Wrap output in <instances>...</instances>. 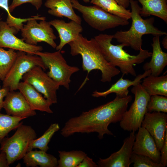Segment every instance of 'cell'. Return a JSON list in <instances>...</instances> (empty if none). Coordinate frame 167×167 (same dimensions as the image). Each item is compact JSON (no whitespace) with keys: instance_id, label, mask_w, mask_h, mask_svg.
Listing matches in <instances>:
<instances>
[{"instance_id":"obj_1","label":"cell","mask_w":167,"mask_h":167,"mask_svg":"<svg viewBox=\"0 0 167 167\" xmlns=\"http://www.w3.org/2000/svg\"><path fill=\"white\" fill-rule=\"evenodd\" d=\"M132 98L130 95L122 97L116 96L112 101L83 112L66 122L61 130V135L67 137L76 133L96 132L100 139L105 134L113 135L108 126L120 121Z\"/></svg>"},{"instance_id":"obj_2","label":"cell","mask_w":167,"mask_h":167,"mask_svg":"<svg viewBox=\"0 0 167 167\" xmlns=\"http://www.w3.org/2000/svg\"><path fill=\"white\" fill-rule=\"evenodd\" d=\"M68 44L72 56L81 55L82 67L84 71H87L88 75L93 70H99L101 73V81L106 82H110L113 77L120 73L118 69L107 61L94 38L88 40L80 34L75 40Z\"/></svg>"},{"instance_id":"obj_3","label":"cell","mask_w":167,"mask_h":167,"mask_svg":"<svg viewBox=\"0 0 167 167\" xmlns=\"http://www.w3.org/2000/svg\"><path fill=\"white\" fill-rule=\"evenodd\" d=\"M94 38L98 44L107 61L113 66L118 67L122 75H137L134 66L140 64L151 57L152 53L141 48L137 55H131L123 49L124 45H113L112 43L113 35L100 34Z\"/></svg>"},{"instance_id":"obj_4","label":"cell","mask_w":167,"mask_h":167,"mask_svg":"<svg viewBox=\"0 0 167 167\" xmlns=\"http://www.w3.org/2000/svg\"><path fill=\"white\" fill-rule=\"evenodd\" d=\"M130 3L131 25L128 30L118 31L113 35V38L118 42L124 45L125 47H130L135 50L139 51L142 48L143 35L151 34L160 36L167 35L166 32L161 30L154 26V18L143 19L142 17L140 14L141 7L138 2L130 0Z\"/></svg>"},{"instance_id":"obj_5","label":"cell","mask_w":167,"mask_h":167,"mask_svg":"<svg viewBox=\"0 0 167 167\" xmlns=\"http://www.w3.org/2000/svg\"><path fill=\"white\" fill-rule=\"evenodd\" d=\"M37 138L35 130L30 126L21 124L11 137H5L0 144V151L6 154L9 165L23 159L29 144Z\"/></svg>"},{"instance_id":"obj_6","label":"cell","mask_w":167,"mask_h":167,"mask_svg":"<svg viewBox=\"0 0 167 167\" xmlns=\"http://www.w3.org/2000/svg\"><path fill=\"white\" fill-rule=\"evenodd\" d=\"M71 1L73 8L82 14L85 22L100 31L129 24L128 20L108 13L96 5L84 6L77 0Z\"/></svg>"},{"instance_id":"obj_7","label":"cell","mask_w":167,"mask_h":167,"mask_svg":"<svg viewBox=\"0 0 167 167\" xmlns=\"http://www.w3.org/2000/svg\"><path fill=\"white\" fill-rule=\"evenodd\" d=\"M35 54L41 58L47 69H49L47 73L48 75L59 86L69 89L71 76L78 71L79 69L68 65L61 50L54 52L39 51Z\"/></svg>"},{"instance_id":"obj_8","label":"cell","mask_w":167,"mask_h":167,"mask_svg":"<svg viewBox=\"0 0 167 167\" xmlns=\"http://www.w3.org/2000/svg\"><path fill=\"white\" fill-rule=\"evenodd\" d=\"M131 91L135 95L134 101L124 113L120 126L124 131L135 132L141 127L150 96L140 83L133 86Z\"/></svg>"},{"instance_id":"obj_9","label":"cell","mask_w":167,"mask_h":167,"mask_svg":"<svg viewBox=\"0 0 167 167\" xmlns=\"http://www.w3.org/2000/svg\"><path fill=\"white\" fill-rule=\"evenodd\" d=\"M15 60L8 73L3 80L2 88H7L10 91L18 90V85L23 76L36 66L41 67L45 71L47 69L41 58L18 51Z\"/></svg>"},{"instance_id":"obj_10","label":"cell","mask_w":167,"mask_h":167,"mask_svg":"<svg viewBox=\"0 0 167 167\" xmlns=\"http://www.w3.org/2000/svg\"><path fill=\"white\" fill-rule=\"evenodd\" d=\"M46 19L45 17L40 15L33 16L24 25L20 30L21 36L26 43L37 45L38 42H44L53 48H56L57 45L54 40L57 38L51 25Z\"/></svg>"},{"instance_id":"obj_11","label":"cell","mask_w":167,"mask_h":167,"mask_svg":"<svg viewBox=\"0 0 167 167\" xmlns=\"http://www.w3.org/2000/svg\"><path fill=\"white\" fill-rule=\"evenodd\" d=\"M44 71L41 67L35 66L27 72L22 79L43 94L51 105L57 103V90L60 86Z\"/></svg>"},{"instance_id":"obj_12","label":"cell","mask_w":167,"mask_h":167,"mask_svg":"<svg viewBox=\"0 0 167 167\" xmlns=\"http://www.w3.org/2000/svg\"><path fill=\"white\" fill-rule=\"evenodd\" d=\"M1 20H0V47L9 48L32 54H35L37 52L43 50L41 46L28 44L23 38H17L15 35L19 31Z\"/></svg>"},{"instance_id":"obj_13","label":"cell","mask_w":167,"mask_h":167,"mask_svg":"<svg viewBox=\"0 0 167 167\" xmlns=\"http://www.w3.org/2000/svg\"><path fill=\"white\" fill-rule=\"evenodd\" d=\"M141 126L145 128L154 139L161 151L167 132V114L166 113L146 112Z\"/></svg>"},{"instance_id":"obj_14","label":"cell","mask_w":167,"mask_h":167,"mask_svg":"<svg viewBox=\"0 0 167 167\" xmlns=\"http://www.w3.org/2000/svg\"><path fill=\"white\" fill-rule=\"evenodd\" d=\"M135 139V132H131L124 139L119 150L112 154L108 157L99 158L97 164L99 167H129L131 164L130 158Z\"/></svg>"},{"instance_id":"obj_15","label":"cell","mask_w":167,"mask_h":167,"mask_svg":"<svg viewBox=\"0 0 167 167\" xmlns=\"http://www.w3.org/2000/svg\"><path fill=\"white\" fill-rule=\"evenodd\" d=\"M3 108L8 115L25 119L36 114L19 91H10L8 93L3 101Z\"/></svg>"},{"instance_id":"obj_16","label":"cell","mask_w":167,"mask_h":167,"mask_svg":"<svg viewBox=\"0 0 167 167\" xmlns=\"http://www.w3.org/2000/svg\"><path fill=\"white\" fill-rule=\"evenodd\" d=\"M132 150L134 153L147 156L155 162L160 163V151L153 137L143 127L138 130Z\"/></svg>"},{"instance_id":"obj_17","label":"cell","mask_w":167,"mask_h":167,"mask_svg":"<svg viewBox=\"0 0 167 167\" xmlns=\"http://www.w3.org/2000/svg\"><path fill=\"white\" fill-rule=\"evenodd\" d=\"M49 22L57 31L60 39L56 48L57 50H61L66 45L75 40L83 31L81 24L73 20L66 23L62 20L54 19Z\"/></svg>"},{"instance_id":"obj_18","label":"cell","mask_w":167,"mask_h":167,"mask_svg":"<svg viewBox=\"0 0 167 167\" xmlns=\"http://www.w3.org/2000/svg\"><path fill=\"white\" fill-rule=\"evenodd\" d=\"M18 90L23 95L32 110L53 113L50 108L52 105L50 102L30 84L24 81L20 82Z\"/></svg>"},{"instance_id":"obj_19","label":"cell","mask_w":167,"mask_h":167,"mask_svg":"<svg viewBox=\"0 0 167 167\" xmlns=\"http://www.w3.org/2000/svg\"><path fill=\"white\" fill-rule=\"evenodd\" d=\"M151 45L152 52L151 59L144 64L143 68L145 71L150 70L151 75L158 76L167 65V53L161 49L159 36H154Z\"/></svg>"},{"instance_id":"obj_20","label":"cell","mask_w":167,"mask_h":167,"mask_svg":"<svg viewBox=\"0 0 167 167\" xmlns=\"http://www.w3.org/2000/svg\"><path fill=\"white\" fill-rule=\"evenodd\" d=\"M151 70H149L145 71L142 74L136 75L133 80L127 79H123V75L115 83L107 90L104 92H98L95 91L93 92L92 96L94 97H106L107 95L112 93H115L116 95L120 97H125L128 95L129 88L131 86H134L139 83H140L141 80L151 74Z\"/></svg>"},{"instance_id":"obj_21","label":"cell","mask_w":167,"mask_h":167,"mask_svg":"<svg viewBox=\"0 0 167 167\" xmlns=\"http://www.w3.org/2000/svg\"><path fill=\"white\" fill-rule=\"evenodd\" d=\"M44 5L49 9L48 12L51 15L66 17L81 24L82 19L74 11L71 0H47Z\"/></svg>"},{"instance_id":"obj_22","label":"cell","mask_w":167,"mask_h":167,"mask_svg":"<svg viewBox=\"0 0 167 167\" xmlns=\"http://www.w3.org/2000/svg\"><path fill=\"white\" fill-rule=\"evenodd\" d=\"M23 161L27 167H57L58 160L53 155L46 152L39 150L28 151L23 158Z\"/></svg>"},{"instance_id":"obj_23","label":"cell","mask_w":167,"mask_h":167,"mask_svg":"<svg viewBox=\"0 0 167 167\" xmlns=\"http://www.w3.org/2000/svg\"><path fill=\"white\" fill-rule=\"evenodd\" d=\"M142 5L140 14L141 16L152 15L167 23V0H134Z\"/></svg>"},{"instance_id":"obj_24","label":"cell","mask_w":167,"mask_h":167,"mask_svg":"<svg viewBox=\"0 0 167 167\" xmlns=\"http://www.w3.org/2000/svg\"><path fill=\"white\" fill-rule=\"evenodd\" d=\"M151 96L159 95L167 96V75L154 76L150 75L143 78L141 84Z\"/></svg>"},{"instance_id":"obj_25","label":"cell","mask_w":167,"mask_h":167,"mask_svg":"<svg viewBox=\"0 0 167 167\" xmlns=\"http://www.w3.org/2000/svg\"><path fill=\"white\" fill-rule=\"evenodd\" d=\"M90 2L111 14L127 20L131 19L130 10L120 6L114 0H91Z\"/></svg>"},{"instance_id":"obj_26","label":"cell","mask_w":167,"mask_h":167,"mask_svg":"<svg viewBox=\"0 0 167 167\" xmlns=\"http://www.w3.org/2000/svg\"><path fill=\"white\" fill-rule=\"evenodd\" d=\"M58 152L59 159L58 160L57 167H77L87 156L81 150L59 151Z\"/></svg>"},{"instance_id":"obj_27","label":"cell","mask_w":167,"mask_h":167,"mask_svg":"<svg viewBox=\"0 0 167 167\" xmlns=\"http://www.w3.org/2000/svg\"><path fill=\"white\" fill-rule=\"evenodd\" d=\"M59 129L60 126L58 123L51 124L42 136L31 142L28 152L33 149L38 148L41 150L47 152L49 149L48 144L51 138L55 133Z\"/></svg>"},{"instance_id":"obj_28","label":"cell","mask_w":167,"mask_h":167,"mask_svg":"<svg viewBox=\"0 0 167 167\" xmlns=\"http://www.w3.org/2000/svg\"><path fill=\"white\" fill-rule=\"evenodd\" d=\"M25 118L13 116L0 113V144L3 139L12 130L22 123Z\"/></svg>"},{"instance_id":"obj_29","label":"cell","mask_w":167,"mask_h":167,"mask_svg":"<svg viewBox=\"0 0 167 167\" xmlns=\"http://www.w3.org/2000/svg\"><path fill=\"white\" fill-rule=\"evenodd\" d=\"M17 56L15 50L0 47V79L3 81L14 64Z\"/></svg>"},{"instance_id":"obj_30","label":"cell","mask_w":167,"mask_h":167,"mask_svg":"<svg viewBox=\"0 0 167 167\" xmlns=\"http://www.w3.org/2000/svg\"><path fill=\"white\" fill-rule=\"evenodd\" d=\"M147 112H167V96L159 95L150 96L147 107Z\"/></svg>"},{"instance_id":"obj_31","label":"cell","mask_w":167,"mask_h":167,"mask_svg":"<svg viewBox=\"0 0 167 167\" xmlns=\"http://www.w3.org/2000/svg\"><path fill=\"white\" fill-rule=\"evenodd\" d=\"M8 0H0V7L4 9L7 13L6 23L10 27H13L19 31L22 28L24 23L31 19L32 18L21 19L17 18L12 16L9 10Z\"/></svg>"},{"instance_id":"obj_32","label":"cell","mask_w":167,"mask_h":167,"mask_svg":"<svg viewBox=\"0 0 167 167\" xmlns=\"http://www.w3.org/2000/svg\"><path fill=\"white\" fill-rule=\"evenodd\" d=\"M130 160L134 167H164L161 163L155 162L147 156L133 152Z\"/></svg>"},{"instance_id":"obj_33","label":"cell","mask_w":167,"mask_h":167,"mask_svg":"<svg viewBox=\"0 0 167 167\" xmlns=\"http://www.w3.org/2000/svg\"><path fill=\"white\" fill-rule=\"evenodd\" d=\"M43 0H12L11 4L9 6L10 12H12L17 7L26 3H29L34 6L37 10H39L42 4Z\"/></svg>"},{"instance_id":"obj_34","label":"cell","mask_w":167,"mask_h":167,"mask_svg":"<svg viewBox=\"0 0 167 167\" xmlns=\"http://www.w3.org/2000/svg\"><path fill=\"white\" fill-rule=\"evenodd\" d=\"M160 151V163L165 167L167 165V132L166 133L164 144Z\"/></svg>"},{"instance_id":"obj_35","label":"cell","mask_w":167,"mask_h":167,"mask_svg":"<svg viewBox=\"0 0 167 167\" xmlns=\"http://www.w3.org/2000/svg\"><path fill=\"white\" fill-rule=\"evenodd\" d=\"M97 164L94 162L92 158L87 156L79 164L77 167H98Z\"/></svg>"},{"instance_id":"obj_36","label":"cell","mask_w":167,"mask_h":167,"mask_svg":"<svg viewBox=\"0 0 167 167\" xmlns=\"http://www.w3.org/2000/svg\"><path fill=\"white\" fill-rule=\"evenodd\" d=\"M9 91V89L7 88H1L0 87V113L3 108L4 98Z\"/></svg>"},{"instance_id":"obj_37","label":"cell","mask_w":167,"mask_h":167,"mask_svg":"<svg viewBox=\"0 0 167 167\" xmlns=\"http://www.w3.org/2000/svg\"><path fill=\"white\" fill-rule=\"evenodd\" d=\"M7 156L6 153L3 151L0 152V167H8Z\"/></svg>"},{"instance_id":"obj_38","label":"cell","mask_w":167,"mask_h":167,"mask_svg":"<svg viewBox=\"0 0 167 167\" xmlns=\"http://www.w3.org/2000/svg\"><path fill=\"white\" fill-rule=\"evenodd\" d=\"M119 5L126 9L130 6V0H114Z\"/></svg>"},{"instance_id":"obj_39","label":"cell","mask_w":167,"mask_h":167,"mask_svg":"<svg viewBox=\"0 0 167 167\" xmlns=\"http://www.w3.org/2000/svg\"><path fill=\"white\" fill-rule=\"evenodd\" d=\"M162 43L164 48L167 49V35H165V36L163 39Z\"/></svg>"},{"instance_id":"obj_40","label":"cell","mask_w":167,"mask_h":167,"mask_svg":"<svg viewBox=\"0 0 167 167\" xmlns=\"http://www.w3.org/2000/svg\"><path fill=\"white\" fill-rule=\"evenodd\" d=\"M85 3H88L90 2L91 0H83Z\"/></svg>"},{"instance_id":"obj_41","label":"cell","mask_w":167,"mask_h":167,"mask_svg":"<svg viewBox=\"0 0 167 167\" xmlns=\"http://www.w3.org/2000/svg\"><path fill=\"white\" fill-rule=\"evenodd\" d=\"M2 19V18L0 17V20Z\"/></svg>"},{"instance_id":"obj_42","label":"cell","mask_w":167,"mask_h":167,"mask_svg":"<svg viewBox=\"0 0 167 167\" xmlns=\"http://www.w3.org/2000/svg\"></svg>"}]
</instances>
